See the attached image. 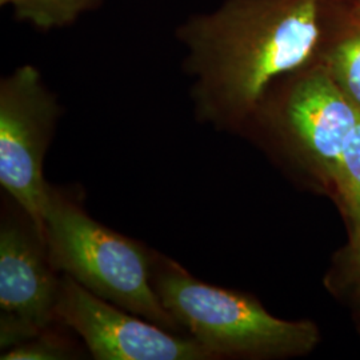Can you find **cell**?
<instances>
[{"instance_id":"obj_1","label":"cell","mask_w":360,"mask_h":360,"mask_svg":"<svg viewBox=\"0 0 360 360\" xmlns=\"http://www.w3.org/2000/svg\"><path fill=\"white\" fill-rule=\"evenodd\" d=\"M333 0H223L176 28L196 119L243 123L271 87L321 56Z\"/></svg>"},{"instance_id":"obj_2","label":"cell","mask_w":360,"mask_h":360,"mask_svg":"<svg viewBox=\"0 0 360 360\" xmlns=\"http://www.w3.org/2000/svg\"><path fill=\"white\" fill-rule=\"evenodd\" d=\"M44 240L59 272L120 309L186 335L153 285L155 251L90 217L79 193L50 186Z\"/></svg>"},{"instance_id":"obj_3","label":"cell","mask_w":360,"mask_h":360,"mask_svg":"<svg viewBox=\"0 0 360 360\" xmlns=\"http://www.w3.org/2000/svg\"><path fill=\"white\" fill-rule=\"evenodd\" d=\"M153 285L184 333L217 359L302 355L319 340L314 323L279 319L252 296L206 283L156 251Z\"/></svg>"},{"instance_id":"obj_4","label":"cell","mask_w":360,"mask_h":360,"mask_svg":"<svg viewBox=\"0 0 360 360\" xmlns=\"http://www.w3.org/2000/svg\"><path fill=\"white\" fill-rule=\"evenodd\" d=\"M60 105L38 68L18 67L0 82V186L44 238L50 183L43 166Z\"/></svg>"},{"instance_id":"obj_5","label":"cell","mask_w":360,"mask_h":360,"mask_svg":"<svg viewBox=\"0 0 360 360\" xmlns=\"http://www.w3.org/2000/svg\"><path fill=\"white\" fill-rule=\"evenodd\" d=\"M0 223V347L58 326L62 278L37 224L10 196Z\"/></svg>"},{"instance_id":"obj_6","label":"cell","mask_w":360,"mask_h":360,"mask_svg":"<svg viewBox=\"0 0 360 360\" xmlns=\"http://www.w3.org/2000/svg\"><path fill=\"white\" fill-rule=\"evenodd\" d=\"M56 322L83 340L96 360H212L188 335L176 334L120 309L62 276Z\"/></svg>"},{"instance_id":"obj_7","label":"cell","mask_w":360,"mask_h":360,"mask_svg":"<svg viewBox=\"0 0 360 360\" xmlns=\"http://www.w3.org/2000/svg\"><path fill=\"white\" fill-rule=\"evenodd\" d=\"M270 103V117L292 146L335 181L343 153L360 119V108L328 75L322 63L291 74Z\"/></svg>"},{"instance_id":"obj_8","label":"cell","mask_w":360,"mask_h":360,"mask_svg":"<svg viewBox=\"0 0 360 360\" xmlns=\"http://www.w3.org/2000/svg\"><path fill=\"white\" fill-rule=\"evenodd\" d=\"M335 22L327 28L319 63L360 108V7L339 3Z\"/></svg>"},{"instance_id":"obj_9","label":"cell","mask_w":360,"mask_h":360,"mask_svg":"<svg viewBox=\"0 0 360 360\" xmlns=\"http://www.w3.org/2000/svg\"><path fill=\"white\" fill-rule=\"evenodd\" d=\"M101 3L102 0H0L1 6L13 8L18 20L40 30L70 26Z\"/></svg>"},{"instance_id":"obj_10","label":"cell","mask_w":360,"mask_h":360,"mask_svg":"<svg viewBox=\"0 0 360 360\" xmlns=\"http://www.w3.org/2000/svg\"><path fill=\"white\" fill-rule=\"evenodd\" d=\"M80 351L77 345L55 327L1 352V360L77 359Z\"/></svg>"},{"instance_id":"obj_11","label":"cell","mask_w":360,"mask_h":360,"mask_svg":"<svg viewBox=\"0 0 360 360\" xmlns=\"http://www.w3.org/2000/svg\"><path fill=\"white\" fill-rule=\"evenodd\" d=\"M334 183L355 226L360 227V119L343 153Z\"/></svg>"},{"instance_id":"obj_12","label":"cell","mask_w":360,"mask_h":360,"mask_svg":"<svg viewBox=\"0 0 360 360\" xmlns=\"http://www.w3.org/2000/svg\"><path fill=\"white\" fill-rule=\"evenodd\" d=\"M352 242H354V257H355V262H356L360 271V227H356V226H355Z\"/></svg>"},{"instance_id":"obj_13","label":"cell","mask_w":360,"mask_h":360,"mask_svg":"<svg viewBox=\"0 0 360 360\" xmlns=\"http://www.w3.org/2000/svg\"><path fill=\"white\" fill-rule=\"evenodd\" d=\"M336 3H342V4H347V6H355L360 7V0H334Z\"/></svg>"}]
</instances>
